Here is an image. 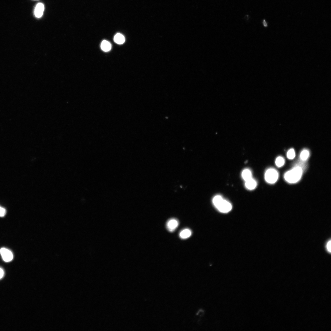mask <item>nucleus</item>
I'll list each match as a JSON object with an SVG mask.
<instances>
[{
	"mask_svg": "<svg viewBox=\"0 0 331 331\" xmlns=\"http://www.w3.org/2000/svg\"><path fill=\"white\" fill-rule=\"evenodd\" d=\"M303 173V169L297 166L287 172L284 175V179L288 182L293 184L299 181L301 179Z\"/></svg>",
	"mask_w": 331,
	"mask_h": 331,
	"instance_id": "nucleus-1",
	"label": "nucleus"
},
{
	"mask_svg": "<svg viewBox=\"0 0 331 331\" xmlns=\"http://www.w3.org/2000/svg\"><path fill=\"white\" fill-rule=\"evenodd\" d=\"M213 202L215 207L223 213H227L232 208L231 204L223 199L221 195L215 196L213 199Z\"/></svg>",
	"mask_w": 331,
	"mask_h": 331,
	"instance_id": "nucleus-2",
	"label": "nucleus"
},
{
	"mask_svg": "<svg viewBox=\"0 0 331 331\" xmlns=\"http://www.w3.org/2000/svg\"><path fill=\"white\" fill-rule=\"evenodd\" d=\"M279 177V174L275 169L271 168L267 170L265 174V178L269 184H273L277 182Z\"/></svg>",
	"mask_w": 331,
	"mask_h": 331,
	"instance_id": "nucleus-3",
	"label": "nucleus"
},
{
	"mask_svg": "<svg viewBox=\"0 0 331 331\" xmlns=\"http://www.w3.org/2000/svg\"><path fill=\"white\" fill-rule=\"evenodd\" d=\"M0 254L4 261L6 262H9L12 260L13 255L11 251L8 249L2 248L0 249Z\"/></svg>",
	"mask_w": 331,
	"mask_h": 331,
	"instance_id": "nucleus-4",
	"label": "nucleus"
},
{
	"mask_svg": "<svg viewBox=\"0 0 331 331\" xmlns=\"http://www.w3.org/2000/svg\"><path fill=\"white\" fill-rule=\"evenodd\" d=\"M179 225L178 221L175 218L169 220L166 224L167 228L170 232H173L177 228Z\"/></svg>",
	"mask_w": 331,
	"mask_h": 331,
	"instance_id": "nucleus-5",
	"label": "nucleus"
},
{
	"mask_svg": "<svg viewBox=\"0 0 331 331\" xmlns=\"http://www.w3.org/2000/svg\"><path fill=\"white\" fill-rule=\"evenodd\" d=\"M44 10V6L41 3L38 4L36 6L35 10V16L38 18H41L43 15Z\"/></svg>",
	"mask_w": 331,
	"mask_h": 331,
	"instance_id": "nucleus-6",
	"label": "nucleus"
},
{
	"mask_svg": "<svg viewBox=\"0 0 331 331\" xmlns=\"http://www.w3.org/2000/svg\"><path fill=\"white\" fill-rule=\"evenodd\" d=\"M245 185L247 189L252 190L254 189L256 187L257 183L255 180L252 178L245 181Z\"/></svg>",
	"mask_w": 331,
	"mask_h": 331,
	"instance_id": "nucleus-7",
	"label": "nucleus"
},
{
	"mask_svg": "<svg viewBox=\"0 0 331 331\" xmlns=\"http://www.w3.org/2000/svg\"><path fill=\"white\" fill-rule=\"evenodd\" d=\"M191 231L188 228L185 229L180 231V237L181 239H186L189 238L192 235Z\"/></svg>",
	"mask_w": 331,
	"mask_h": 331,
	"instance_id": "nucleus-8",
	"label": "nucleus"
},
{
	"mask_svg": "<svg viewBox=\"0 0 331 331\" xmlns=\"http://www.w3.org/2000/svg\"><path fill=\"white\" fill-rule=\"evenodd\" d=\"M114 40L116 43L119 45H121L123 44L124 42L125 39L123 35L120 34V33H117L114 37Z\"/></svg>",
	"mask_w": 331,
	"mask_h": 331,
	"instance_id": "nucleus-9",
	"label": "nucleus"
},
{
	"mask_svg": "<svg viewBox=\"0 0 331 331\" xmlns=\"http://www.w3.org/2000/svg\"><path fill=\"white\" fill-rule=\"evenodd\" d=\"M242 176L243 180L245 181L252 178V173L249 169H245L242 172Z\"/></svg>",
	"mask_w": 331,
	"mask_h": 331,
	"instance_id": "nucleus-10",
	"label": "nucleus"
},
{
	"mask_svg": "<svg viewBox=\"0 0 331 331\" xmlns=\"http://www.w3.org/2000/svg\"><path fill=\"white\" fill-rule=\"evenodd\" d=\"M111 47L110 43L106 40L103 41L101 43V48L104 52H107L110 51L111 49Z\"/></svg>",
	"mask_w": 331,
	"mask_h": 331,
	"instance_id": "nucleus-11",
	"label": "nucleus"
},
{
	"mask_svg": "<svg viewBox=\"0 0 331 331\" xmlns=\"http://www.w3.org/2000/svg\"><path fill=\"white\" fill-rule=\"evenodd\" d=\"M309 156V152L307 150H303L300 154V158L303 161H306Z\"/></svg>",
	"mask_w": 331,
	"mask_h": 331,
	"instance_id": "nucleus-12",
	"label": "nucleus"
},
{
	"mask_svg": "<svg viewBox=\"0 0 331 331\" xmlns=\"http://www.w3.org/2000/svg\"><path fill=\"white\" fill-rule=\"evenodd\" d=\"M284 163H285V160L282 157L279 156L276 158L275 164L278 167L280 168L282 167Z\"/></svg>",
	"mask_w": 331,
	"mask_h": 331,
	"instance_id": "nucleus-13",
	"label": "nucleus"
},
{
	"mask_svg": "<svg viewBox=\"0 0 331 331\" xmlns=\"http://www.w3.org/2000/svg\"><path fill=\"white\" fill-rule=\"evenodd\" d=\"M296 154L294 149H291L287 152V157L289 160H293L295 157Z\"/></svg>",
	"mask_w": 331,
	"mask_h": 331,
	"instance_id": "nucleus-14",
	"label": "nucleus"
},
{
	"mask_svg": "<svg viewBox=\"0 0 331 331\" xmlns=\"http://www.w3.org/2000/svg\"><path fill=\"white\" fill-rule=\"evenodd\" d=\"M6 213V209L0 206V217H3L4 216Z\"/></svg>",
	"mask_w": 331,
	"mask_h": 331,
	"instance_id": "nucleus-15",
	"label": "nucleus"
},
{
	"mask_svg": "<svg viewBox=\"0 0 331 331\" xmlns=\"http://www.w3.org/2000/svg\"><path fill=\"white\" fill-rule=\"evenodd\" d=\"M331 241H329L327 243V250L330 252H331Z\"/></svg>",
	"mask_w": 331,
	"mask_h": 331,
	"instance_id": "nucleus-16",
	"label": "nucleus"
},
{
	"mask_svg": "<svg viewBox=\"0 0 331 331\" xmlns=\"http://www.w3.org/2000/svg\"><path fill=\"white\" fill-rule=\"evenodd\" d=\"M4 274V272L3 270L1 268H0V279H2L3 277Z\"/></svg>",
	"mask_w": 331,
	"mask_h": 331,
	"instance_id": "nucleus-17",
	"label": "nucleus"
},
{
	"mask_svg": "<svg viewBox=\"0 0 331 331\" xmlns=\"http://www.w3.org/2000/svg\"><path fill=\"white\" fill-rule=\"evenodd\" d=\"M263 25H264V26H265V27H267V23L266 22V21H265V20H264L263 21Z\"/></svg>",
	"mask_w": 331,
	"mask_h": 331,
	"instance_id": "nucleus-18",
	"label": "nucleus"
}]
</instances>
